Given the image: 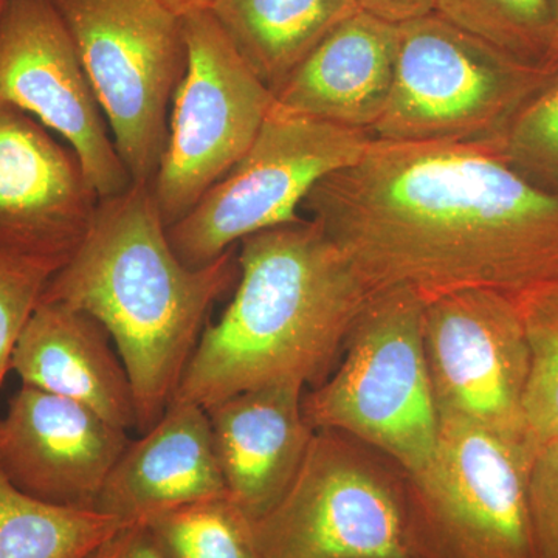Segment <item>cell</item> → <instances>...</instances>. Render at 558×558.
I'll use <instances>...</instances> for the list:
<instances>
[{"mask_svg": "<svg viewBox=\"0 0 558 558\" xmlns=\"http://www.w3.org/2000/svg\"><path fill=\"white\" fill-rule=\"evenodd\" d=\"M303 209L373 293L515 295L558 277V196L487 143L373 138L357 161L314 186Z\"/></svg>", "mask_w": 558, "mask_h": 558, "instance_id": "obj_1", "label": "cell"}, {"mask_svg": "<svg viewBox=\"0 0 558 558\" xmlns=\"http://www.w3.org/2000/svg\"><path fill=\"white\" fill-rule=\"evenodd\" d=\"M238 247L236 293L205 326L172 400L209 409L248 389L317 387L373 296L314 220L259 231Z\"/></svg>", "mask_w": 558, "mask_h": 558, "instance_id": "obj_2", "label": "cell"}, {"mask_svg": "<svg viewBox=\"0 0 558 558\" xmlns=\"http://www.w3.org/2000/svg\"><path fill=\"white\" fill-rule=\"evenodd\" d=\"M238 271L236 247L201 269L185 266L150 185L134 182L100 201L86 240L40 301L69 304L105 326L130 376L142 435L170 407L209 310Z\"/></svg>", "mask_w": 558, "mask_h": 558, "instance_id": "obj_3", "label": "cell"}, {"mask_svg": "<svg viewBox=\"0 0 558 558\" xmlns=\"http://www.w3.org/2000/svg\"><path fill=\"white\" fill-rule=\"evenodd\" d=\"M424 307L414 290L373 293L336 368L303 396L304 417L314 432L351 436L407 476L427 469L440 432L422 336Z\"/></svg>", "mask_w": 558, "mask_h": 558, "instance_id": "obj_4", "label": "cell"}, {"mask_svg": "<svg viewBox=\"0 0 558 558\" xmlns=\"http://www.w3.org/2000/svg\"><path fill=\"white\" fill-rule=\"evenodd\" d=\"M260 558H425L398 464L343 433L315 432L295 478L255 521Z\"/></svg>", "mask_w": 558, "mask_h": 558, "instance_id": "obj_5", "label": "cell"}, {"mask_svg": "<svg viewBox=\"0 0 558 558\" xmlns=\"http://www.w3.org/2000/svg\"><path fill=\"white\" fill-rule=\"evenodd\" d=\"M550 72L433 11L398 25L395 78L371 138L492 142Z\"/></svg>", "mask_w": 558, "mask_h": 558, "instance_id": "obj_6", "label": "cell"}, {"mask_svg": "<svg viewBox=\"0 0 558 558\" xmlns=\"http://www.w3.org/2000/svg\"><path fill=\"white\" fill-rule=\"evenodd\" d=\"M72 36L121 160L150 185L189 64L183 22L160 0H51Z\"/></svg>", "mask_w": 558, "mask_h": 558, "instance_id": "obj_7", "label": "cell"}, {"mask_svg": "<svg viewBox=\"0 0 558 558\" xmlns=\"http://www.w3.org/2000/svg\"><path fill=\"white\" fill-rule=\"evenodd\" d=\"M365 131L270 110L247 153L185 218L168 227L175 255L201 269L259 231L300 222L314 186L357 161Z\"/></svg>", "mask_w": 558, "mask_h": 558, "instance_id": "obj_8", "label": "cell"}, {"mask_svg": "<svg viewBox=\"0 0 558 558\" xmlns=\"http://www.w3.org/2000/svg\"><path fill=\"white\" fill-rule=\"evenodd\" d=\"M189 64L172 98L168 142L150 183L165 226L196 207L247 153L275 95L248 68L211 11L182 17Z\"/></svg>", "mask_w": 558, "mask_h": 558, "instance_id": "obj_9", "label": "cell"}, {"mask_svg": "<svg viewBox=\"0 0 558 558\" xmlns=\"http://www.w3.org/2000/svg\"><path fill=\"white\" fill-rule=\"evenodd\" d=\"M535 450L457 421H440L438 449L409 476L425 558H537L529 508Z\"/></svg>", "mask_w": 558, "mask_h": 558, "instance_id": "obj_10", "label": "cell"}, {"mask_svg": "<svg viewBox=\"0 0 558 558\" xmlns=\"http://www.w3.org/2000/svg\"><path fill=\"white\" fill-rule=\"evenodd\" d=\"M425 359L440 421L529 442V347L513 293L464 289L425 301Z\"/></svg>", "mask_w": 558, "mask_h": 558, "instance_id": "obj_11", "label": "cell"}, {"mask_svg": "<svg viewBox=\"0 0 558 558\" xmlns=\"http://www.w3.org/2000/svg\"><path fill=\"white\" fill-rule=\"evenodd\" d=\"M0 101L64 140L100 201L134 183L51 0H5L0 13Z\"/></svg>", "mask_w": 558, "mask_h": 558, "instance_id": "obj_12", "label": "cell"}, {"mask_svg": "<svg viewBox=\"0 0 558 558\" xmlns=\"http://www.w3.org/2000/svg\"><path fill=\"white\" fill-rule=\"evenodd\" d=\"M98 204L75 150L0 101V252L58 271L86 240Z\"/></svg>", "mask_w": 558, "mask_h": 558, "instance_id": "obj_13", "label": "cell"}, {"mask_svg": "<svg viewBox=\"0 0 558 558\" xmlns=\"http://www.w3.org/2000/svg\"><path fill=\"white\" fill-rule=\"evenodd\" d=\"M130 440L86 407L22 385L0 416V470L28 497L95 510Z\"/></svg>", "mask_w": 558, "mask_h": 558, "instance_id": "obj_14", "label": "cell"}, {"mask_svg": "<svg viewBox=\"0 0 558 558\" xmlns=\"http://www.w3.org/2000/svg\"><path fill=\"white\" fill-rule=\"evenodd\" d=\"M303 396L300 385H271L205 409L227 495L253 521L286 494L310 449Z\"/></svg>", "mask_w": 558, "mask_h": 558, "instance_id": "obj_15", "label": "cell"}, {"mask_svg": "<svg viewBox=\"0 0 558 558\" xmlns=\"http://www.w3.org/2000/svg\"><path fill=\"white\" fill-rule=\"evenodd\" d=\"M227 495L207 410L172 400L154 427L130 440L110 470L95 510L123 524Z\"/></svg>", "mask_w": 558, "mask_h": 558, "instance_id": "obj_16", "label": "cell"}, {"mask_svg": "<svg viewBox=\"0 0 558 558\" xmlns=\"http://www.w3.org/2000/svg\"><path fill=\"white\" fill-rule=\"evenodd\" d=\"M10 371L22 385L73 400L116 427H137L128 371L108 330L86 312L40 301L17 340Z\"/></svg>", "mask_w": 558, "mask_h": 558, "instance_id": "obj_17", "label": "cell"}, {"mask_svg": "<svg viewBox=\"0 0 558 558\" xmlns=\"http://www.w3.org/2000/svg\"><path fill=\"white\" fill-rule=\"evenodd\" d=\"M396 53L398 25L359 10L307 54L275 106L369 134L388 101Z\"/></svg>", "mask_w": 558, "mask_h": 558, "instance_id": "obj_18", "label": "cell"}, {"mask_svg": "<svg viewBox=\"0 0 558 558\" xmlns=\"http://www.w3.org/2000/svg\"><path fill=\"white\" fill-rule=\"evenodd\" d=\"M355 0H215L211 11L248 68L277 94Z\"/></svg>", "mask_w": 558, "mask_h": 558, "instance_id": "obj_19", "label": "cell"}, {"mask_svg": "<svg viewBox=\"0 0 558 558\" xmlns=\"http://www.w3.org/2000/svg\"><path fill=\"white\" fill-rule=\"evenodd\" d=\"M121 526L98 510L28 497L0 470V558H83Z\"/></svg>", "mask_w": 558, "mask_h": 558, "instance_id": "obj_20", "label": "cell"}, {"mask_svg": "<svg viewBox=\"0 0 558 558\" xmlns=\"http://www.w3.org/2000/svg\"><path fill=\"white\" fill-rule=\"evenodd\" d=\"M435 11L524 64L558 68L553 0H436Z\"/></svg>", "mask_w": 558, "mask_h": 558, "instance_id": "obj_21", "label": "cell"}, {"mask_svg": "<svg viewBox=\"0 0 558 558\" xmlns=\"http://www.w3.org/2000/svg\"><path fill=\"white\" fill-rule=\"evenodd\" d=\"M143 524L167 558H260L255 521L229 495L180 506Z\"/></svg>", "mask_w": 558, "mask_h": 558, "instance_id": "obj_22", "label": "cell"}, {"mask_svg": "<svg viewBox=\"0 0 558 558\" xmlns=\"http://www.w3.org/2000/svg\"><path fill=\"white\" fill-rule=\"evenodd\" d=\"M515 300L529 347L524 418L537 450L558 439V277L521 290Z\"/></svg>", "mask_w": 558, "mask_h": 558, "instance_id": "obj_23", "label": "cell"}, {"mask_svg": "<svg viewBox=\"0 0 558 558\" xmlns=\"http://www.w3.org/2000/svg\"><path fill=\"white\" fill-rule=\"evenodd\" d=\"M487 145L521 178L558 196V68Z\"/></svg>", "mask_w": 558, "mask_h": 558, "instance_id": "obj_24", "label": "cell"}, {"mask_svg": "<svg viewBox=\"0 0 558 558\" xmlns=\"http://www.w3.org/2000/svg\"><path fill=\"white\" fill-rule=\"evenodd\" d=\"M54 274L49 267L0 252V389L11 373V355L22 330Z\"/></svg>", "mask_w": 558, "mask_h": 558, "instance_id": "obj_25", "label": "cell"}, {"mask_svg": "<svg viewBox=\"0 0 558 558\" xmlns=\"http://www.w3.org/2000/svg\"><path fill=\"white\" fill-rule=\"evenodd\" d=\"M529 508L537 558H558V439L535 450L529 472Z\"/></svg>", "mask_w": 558, "mask_h": 558, "instance_id": "obj_26", "label": "cell"}, {"mask_svg": "<svg viewBox=\"0 0 558 558\" xmlns=\"http://www.w3.org/2000/svg\"><path fill=\"white\" fill-rule=\"evenodd\" d=\"M83 558H167L142 523L123 524Z\"/></svg>", "mask_w": 558, "mask_h": 558, "instance_id": "obj_27", "label": "cell"}, {"mask_svg": "<svg viewBox=\"0 0 558 558\" xmlns=\"http://www.w3.org/2000/svg\"><path fill=\"white\" fill-rule=\"evenodd\" d=\"M359 9L391 24H403L427 16L436 10V0H355Z\"/></svg>", "mask_w": 558, "mask_h": 558, "instance_id": "obj_28", "label": "cell"}, {"mask_svg": "<svg viewBox=\"0 0 558 558\" xmlns=\"http://www.w3.org/2000/svg\"><path fill=\"white\" fill-rule=\"evenodd\" d=\"M163 5L174 11L180 17L186 14L196 13V11H205L211 9L215 0H160Z\"/></svg>", "mask_w": 558, "mask_h": 558, "instance_id": "obj_29", "label": "cell"}, {"mask_svg": "<svg viewBox=\"0 0 558 558\" xmlns=\"http://www.w3.org/2000/svg\"><path fill=\"white\" fill-rule=\"evenodd\" d=\"M554 25H556V58L558 64V0H553Z\"/></svg>", "mask_w": 558, "mask_h": 558, "instance_id": "obj_30", "label": "cell"}, {"mask_svg": "<svg viewBox=\"0 0 558 558\" xmlns=\"http://www.w3.org/2000/svg\"><path fill=\"white\" fill-rule=\"evenodd\" d=\"M3 5H5V0H0V13H2Z\"/></svg>", "mask_w": 558, "mask_h": 558, "instance_id": "obj_31", "label": "cell"}]
</instances>
